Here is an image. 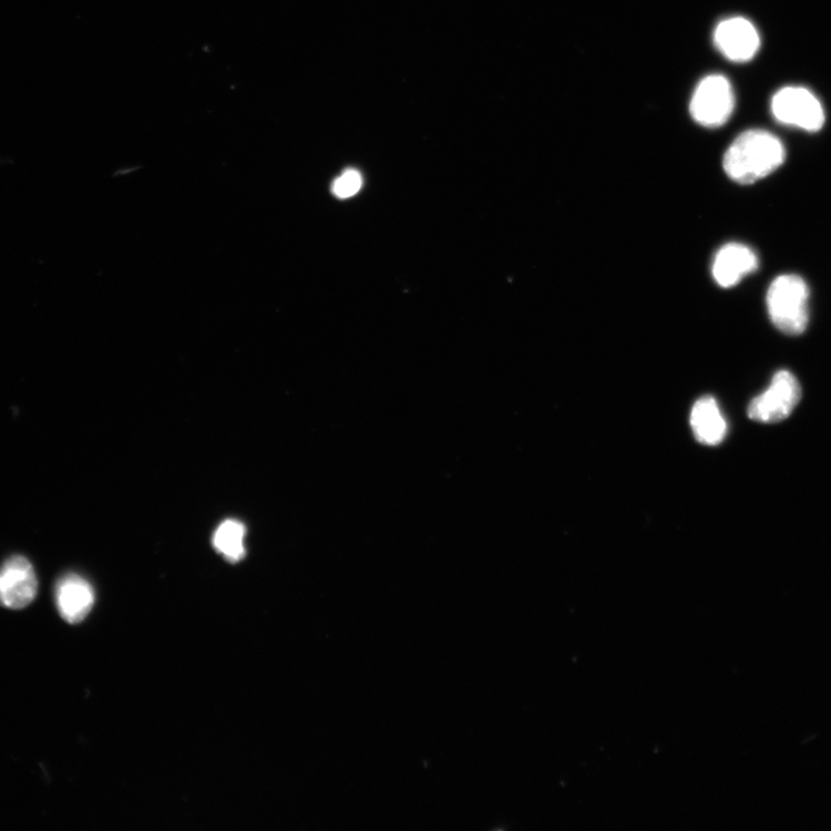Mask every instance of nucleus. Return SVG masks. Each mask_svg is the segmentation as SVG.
Returning <instances> with one entry per match:
<instances>
[{
    "instance_id": "9",
    "label": "nucleus",
    "mask_w": 831,
    "mask_h": 831,
    "mask_svg": "<svg viewBox=\"0 0 831 831\" xmlns=\"http://www.w3.org/2000/svg\"><path fill=\"white\" fill-rule=\"evenodd\" d=\"M95 594L90 582L80 575L63 576L55 587V603L62 618L69 624L85 620L92 612Z\"/></svg>"
},
{
    "instance_id": "1",
    "label": "nucleus",
    "mask_w": 831,
    "mask_h": 831,
    "mask_svg": "<svg viewBox=\"0 0 831 831\" xmlns=\"http://www.w3.org/2000/svg\"><path fill=\"white\" fill-rule=\"evenodd\" d=\"M786 161V148L778 136L751 130L741 133L724 158L726 174L739 184L757 183L778 171Z\"/></svg>"
},
{
    "instance_id": "11",
    "label": "nucleus",
    "mask_w": 831,
    "mask_h": 831,
    "mask_svg": "<svg viewBox=\"0 0 831 831\" xmlns=\"http://www.w3.org/2000/svg\"><path fill=\"white\" fill-rule=\"evenodd\" d=\"M245 525L236 520H227L216 530L213 545L228 562L237 563L245 556Z\"/></svg>"
},
{
    "instance_id": "12",
    "label": "nucleus",
    "mask_w": 831,
    "mask_h": 831,
    "mask_svg": "<svg viewBox=\"0 0 831 831\" xmlns=\"http://www.w3.org/2000/svg\"><path fill=\"white\" fill-rule=\"evenodd\" d=\"M363 178L357 171L349 170L332 183L331 191L340 199L355 196L362 188Z\"/></svg>"
},
{
    "instance_id": "10",
    "label": "nucleus",
    "mask_w": 831,
    "mask_h": 831,
    "mask_svg": "<svg viewBox=\"0 0 831 831\" xmlns=\"http://www.w3.org/2000/svg\"><path fill=\"white\" fill-rule=\"evenodd\" d=\"M690 425L697 440L709 447L718 445L728 433V424L724 413L711 397L701 398L693 407Z\"/></svg>"
},
{
    "instance_id": "3",
    "label": "nucleus",
    "mask_w": 831,
    "mask_h": 831,
    "mask_svg": "<svg viewBox=\"0 0 831 831\" xmlns=\"http://www.w3.org/2000/svg\"><path fill=\"white\" fill-rule=\"evenodd\" d=\"M735 109V95L730 81L724 75L706 76L693 94L689 111L697 123L716 129L725 125Z\"/></svg>"
},
{
    "instance_id": "4",
    "label": "nucleus",
    "mask_w": 831,
    "mask_h": 831,
    "mask_svg": "<svg viewBox=\"0 0 831 831\" xmlns=\"http://www.w3.org/2000/svg\"><path fill=\"white\" fill-rule=\"evenodd\" d=\"M801 399V387L789 371L776 373L768 390L748 407L750 419L759 423H780L789 418Z\"/></svg>"
},
{
    "instance_id": "2",
    "label": "nucleus",
    "mask_w": 831,
    "mask_h": 831,
    "mask_svg": "<svg viewBox=\"0 0 831 831\" xmlns=\"http://www.w3.org/2000/svg\"><path fill=\"white\" fill-rule=\"evenodd\" d=\"M809 301V286L800 276L776 277L767 293L769 318L784 335L800 336L810 322Z\"/></svg>"
},
{
    "instance_id": "8",
    "label": "nucleus",
    "mask_w": 831,
    "mask_h": 831,
    "mask_svg": "<svg viewBox=\"0 0 831 831\" xmlns=\"http://www.w3.org/2000/svg\"><path fill=\"white\" fill-rule=\"evenodd\" d=\"M758 267L759 259L751 247L729 243L719 248L712 264V276L719 287L732 288Z\"/></svg>"
},
{
    "instance_id": "6",
    "label": "nucleus",
    "mask_w": 831,
    "mask_h": 831,
    "mask_svg": "<svg viewBox=\"0 0 831 831\" xmlns=\"http://www.w3.org/2000/svg\"><path fill=\"white\" fill-rule=\"evenodd\" d=\"M38 594V578L30 562L13 556L0 568V606L22 609L30 605Z\"/></svg>"
},
{
    "instance_id": "7",
    "label": "nucleus",
    "mask_w": 831,
    "mask_h": 831,
    "mask_svg": "<svg viewBox=\"0 0 831 831\" xmlns=\"http://www.w3.org/2000/svg\"><path fill=\"white\" fill-rule=\"evenodd\" d=\"M717 49L735 63L751 61L760 48V37L751 21L736 17L719 22L714 33Z\"/></svg>"
},
{
    "instance_id": "5",
    "label": "nucleus",
    "mask_w": 831,
    "mask_h": 831,
    "mask_svg": "<svg viewBox=\"0 0 831 831\" xmlns=\"http://www.w3.org/2000/svg\"><path fill=\"white\" fill-rule=\"evenodd\" d=\"M771 111L780 123L809 132L821 130L825 121L820 101L802 88H786L776 93Z\"/></svg>"
}]
</instances>
